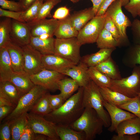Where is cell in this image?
Listing matches in <instances>:
<instances>
[{"instance_id": "6da1fadb", "label": "cell", "mask_w": 140, "mask_h": 140, "mask_svg": "<svg viewBox=\"0 0 140 140\" xmlns=\"http://www.w3.org/2000/svg\"><path fill=\"white\" fill-rule=\"evenodd\" d=\"M83 87L67 99L59 108L44 116L46 120L56 125H69L78 119L85 109L83 104Z\"/></svg>"}, {"instance_id": "7a4b0ae2", "label": "cell", "mask_w": 140, "mask_h": 140, "mask_svg": "<svg viewBox=\"0 0 140 140\" xmlns=\"http://www.w3.org/2000/svg\"><path fill=\"white\" fill-rule=\"evenodd\" d=\"M74 130L84 132L86 140H93L103 132V122L93 109L86 107L81 116L69 125Z\"/></svg>"}, {"instance_id": "3957f363", "label": "cell", "mask_w": 140, "mask_h": 140, "mask_svg": "<svg viewBox=\"0 0 140 140\" xmlns=\"http://www.w3.org/2000/svg\"><path fill=\"white\" fill-rule=\"evenodd\" d=\"M103 99L99 87L91 80L83 87V106L85 108L88 107L94 109L102 120L104 127L108 128L111 125V119L108 112L104 108Z\"/></svg>"}, {"instance_id": "277c9868", "label": "cell", "mask_w": 140, "mask_h": 140, "mask_svg": "<svg viewBox=\"0 0 140 140\" xmlns=\"http://www.w3.org/2000/svg\"><path fill=\"white\" fill-rule=\"evenodd\" d=\"M131 74L118 80H111L109 88L130 98L138 96L140 93V65L133 68Z\"/></svg>"}, {"instance_id": "5b68a950", "label": "cell", "mask_w": 140, "mask_h": 140, "mask_svg": "<svg viewBox=\"0 0 140 140\" xmlns=\"http://www.w3.org/2000/svg\"><path fill=\"white\" fill-rule=\"evenodd\" d=\"M48 92L41 86L35 85L29 92L21 97L16 107L4 119L3 122L26 114L39 99Z\"/></svg>"}, {"instance_id": "8992f818", "label": "cell", "mask_w": 140, "mask_h": 140, "mask_svg": "<svg viewBox=\"0 0 140 140\" xmlns=\"http://www.w3.org/2000/svg\"><path fill=\"white\" fill-rule=\"evenodd\" d=\"M76 37L66 39L56 38L55 40V54L77 65L80 61V49Z\"/></svg>"}, {"instance_id": "52a82bcc", "label": "cell", "mask_w": 140, "mask_h": 140, "mask_svg": "<svg viewBox=\"0 0 140 140\" xmlns=\"http://www.w3.org/2000/svg\"><path fill=\"white\" fill-rule=\"evenodd\" d=\"M120 0H115L107 8L105 13L109 16L118 31L122 46L129 43L127 34V29L131 26L132 23L123 12Z\"/></svg>"}, {"instance_id": "ba28073f", "label": "cell", "mask_w": 140, "mask_h": 140, "mask_svg": "<svg viewBox=\"0 0 140 140\" xmlns=\"http://www.w3.org/2000/svg\"><path fill=\"white\" fill-rule=\"evenodd\" d=\"M106 14L95 16L79 31L76 37L78 43L81 45L96 43L103 28Z\"/></svg>"}, {"instance_id": "9c48e42d", "label": "cell", "mask_w": 140, "mask_h": 140, "mask_svg": "<svg viewBox=\"0 0 140 140\" xmlns=\"http://www.w3.org/2000/svg\"><path fill=\"white\" fill-rule=\"evenodd\" d=\"M28 122L35 134L45 135L48 140H60L56 129V124L46 119L43 116L30 112L26 114Z\"/></svg>"}, {"instance_id": "30bf717a", "label": "cell", "mask_w": 140, "mask_h": 140, "mask_svg": "<svg viewBox=\"0 0 140 140\" xmlns=\"http://www.w3.org/2000/svg\"><path fill=\"white\" fill-rule=\"evenodd\" d=\"M65 75L56 71L44 68L38 73L30 75L35 85L40 86L48 91L54 92L59 89V81Z\"/></svg>"}, {"instance_id": "8fae6325", "label": "cell", "mask_w": 140, "mask_h": 140, "mask_svg": "<svg viewBox=\"0 0 140 140\" xmlns=\"http://www.w3.org/2000/svg\"><path fill=\"white\" fill-rule=\"evenodd\" d=\"M24 57V70L30 75L36 74L43 69L42 55L30 44L22 47Z\"/></svg>"}, {"instance_id": "7c38bea8", "label": "cell", "mask_w": 140, "mask_h": 140, "mask_svg": "<svg viewBox=\"0 0 140 140\" xmlns=\"http://www.w3.org/2000/svg\"><path fill=\"white\" fill-rule=\"evenodd\" d=\"M58 23V20L52 18H45L26 24L31 36L38 37L45 34L54 36Z\"/></svg>"}, {"instance_id": "4fadbf2b", "label": "cell", "mask_w": 140, "mask_h": 140, "mask_svg": "<svg viewBox=\"0 0 140 140\" xmlns=\"http://www.w3.org/2000/svg\"><path fill=\"white\" fill-rule=\"evenodd\" d=\"M103 103L111 119V125L108 129L110 132H112L115 131L118 125L122 122L136 117L129 111H125L117 106L107 102L103 99Z\"/></svg>"}, {"instance_id": "5bb4252c", "label": "cell", "mask_w": 140, "mask_h": 140, "mask_svg": "<svg viewBox=\"0 0 140 140\" xmlns=\"http://www.w3.org/2000/svg\"><path fill=\"white\" fill-rule=\"evenodd\" d=\"M31 37L26 23L11 20L10 38L12 41L22 47L30 44Z\"/></svg>"}, {"instance_id": "9a60e30c", "label": "cell", "mask_w": 140, "mask_h": 140, "mask_svg": "<svg viewBox=\"0 0 140 140\" xmlns=\"http://www.w3.org/2000/svg\"><path fill=\"white\" fill-rule=\"evenodd\" d=\"M42 61L44 68L54 71L62 74L76 65L55 54L42 55Z\"/></svg>"}, {"instance_id": "2e32d148", "label": "cell", "mask_w": 140, "mask_h": 140, "mask_svg": "<svg viewBox=\"0 0 140 140\" xmlns=\"http://www.w3.org/2000/svg\"><path fill=\"white\" fill-rule=\"evenodd\" d=\"M5 47L9 52L13 72L18 73H26L24 70V57L22 47L11 40Z\"/></svg>"}, {"instance_id": "e0dca14e", "label": "cell", "mask_w": 140, "mask_h": 140, "mask_svg": "<svg viewBox=\"0 0 140 140\" xmlns=\"http://www.w3.org/2000/svg\"><path fill=\"white\" fill-rule=\"evenodd\" d=\"M88 67L80 61L77 65L65 71L63 74L69 76L75 80L80 87H84L89 82L90 79L88 72Z\"/></svg>"}, {"instance_id": "ac0fdd59", "label": "cell", "mask_w": 140, "mask_h": 140, "mask_svg": "<svg viewBox=\"0 0 140 140\" xmlns=\"http://www.w3.org/2000/svg\"><path fill=\"white\" fill-rule=\"evenodd\" d=\"M116 48H101L97 52L83 56L80 61L85 64L88 67L96 66L103 62L111 56Z\"/></svg>"}, {"instance_id": "d6986e66", "label": "cell", "mask_w": 140, "mask_h": 140, "mask_svg": "<svg viewBox=\"0 0 140 140\" xmlns=\"http://www.w3.org/2000/svg\"><path fill=\"white\" fill-rule=\"evenodd\" d=\"M70 15L65 19L58 20V24L54 33L56 38L66 39L77 37L78 32L72 25Z\"/></svg>"}, {"instance_id": "ffe728a7", "label": "cell", "mask_w": 140, "mask_h": 140, "mask_svg": "<svg viewBox=\"0 0 140 140\" xmlns=\"http://www.w3.org/2000/svg\"><path fill=\"white\" fill-rule=\"evenodd\" d=\"M55 40L53 37L43 39L31 36L30 44L42 55L55 54Z\"/></svg>"}, {"instance_id": "44dd1931", "label": "cell", "mask_w": 140, "mask_h": 140, "mask_svg": "<svg viewBox=\"0 0 140 140\" xmlns=\"http://www.w3.org/2000/svg\"><path fill=\"white\" fill-rule=\"evenodd\" d=\"M95 16L92 7L74 12L70 18L73 26L79 32Z\"/></svg>"}, {"instance_id": "7402d4cb", "label": "cell", "mask_w": 140, "mask_h": 140, "mask_svg": "<svg viewBox=\"0 0 140 140\" xmlns=\"http://www.w3.org/2000/svg\"><path fill=\"white\" fill-rule=\"evenodd\" d=\"M13 72L11 59L6 47L0 48V81H9Z\"/></svg>"}, {"instance_id": "603a6c76", "label": "cell", "mask_w": 140, "mask_h": 140, "mask_svg": "<svg viewBox=\"0 0 140 140\" xmlns=\"http://www.w3.org/2000/svg\"><path fill=\"white\" fill-rule=\"evenodd\" d=\"M22 96L18 88L11 82L0 81V97L9 100L16 106Z\"/></svg>"}, {"instance_id": "cb8c5ba5", "label": "cell", "mask_w": 140, "mask_h": 140, "mask_svg": "<svg viewBox=\"0 0 140 140\" xmlns=\"http://www.w3.org/2000/svg\"><path fill=\"white\" fill-rule=\"evenodd\" d=\"M10 81L18 88L22 96L29 92L35 85L31 80L30 75L25 73L13 72Z\"/></svg>"}, {"instance_id": "d4e9b609", "label": "cell", "mask_w": 140, "mask_h": 140, "mask_svg": "<svg viewBox=\"0 0 140 140\" xmlns=\"http://www.w3.org/2000/svg\"><path fill=\"white\" fill-rule=\"evenodd\" d=\"M115 131L118 135L140 134V118L136 116L122 122Z\"/></svg>"}, {"instance_id": "484cf974", "label": "cell", "mask_w": 140, "mask_h": 140, "mask_svg": "<svg viewBox=\"0 0 140 140\" xmlns=\"http://www.w3.org/2000/svg\"><path fill=\"white\" fill-rule=\"evenodd\" d=\"M56 125L57 133L60 140H86L84 132L76 131L69 125Z\"/></svg>"}, {"instance_id": "4316f807", "label": "cell", "mask_w": 140, "mask_h": 140, "mask_svg": "<svg viewBox=\"0 0 140 140\" xmlns=\"http://www.w3.org/2000/svg\"><path fill=\"white\" fill-rule=\"evenodd\" d=\"M99 88L103 99L107 102L118 107L132 98L119 92L113 91L108 88Z\"/></svg>"}, {"instance_id": "83f0119b", "label": "cell", "mask_w": 140, "mask_h": 140, "mask_svg": "<svg viewBox=\"0 0 140 140\" xmlns=\"http://www.w3.org/2000/svg\"><path fill=\"white\" fill-rule=\"evenodd\" d=\"M95 67L111 79L118 80L122 78L118 66L111 56Z\"/></svg>"}, {"instance_id": "f1b7e54d", "label": "cell", "mask_w": 140, "mask_h": 140, "mask_svg": "<svg viewBox=\"0 0 140 140\" xmlns=\"http://www.w3.org/2000/svg\"><path fill=\"white\" fill-rule=\"evenodd\" d=\"M122 62L126 66L133 68L140 65V45L135 44L130 46L124 55Z\"/></svg>"}, {"instance_id": "f546056e", "label": "cell", "mask_w": 140, "mask_h": 140, "mask_svg": "<svg viewBox=\"0 0 140 140\" xmlns=\"http://www.w3.org/2000/svg\"><path fill=\"white\" fill-rule=\"evenodd\" d=\"M59 90L66 101L78 90L80 86L77 83L71 78L65 77L59 82Z\"/></svg>"}, {"instance_id": "4dcf8cb0", "label": "cell", "mask_w": 140, "mask_h": 140, "mask_svg": "<svg viewBox=\"0 0 140 140\" xmlns=\"http://www.w3.org/2000/svg\"><path fill=\"white\" fill-rule=\"evenodd\" d=\"M88 72L91 80L99 87L109 88L111 79L99 70L95 66L88 67Z\"/></svg>"}, {"instance_id": "1f68e13d", "label": "cell", "mask_w": 140, "mask_h": 140, "mask_svg": "<svg viewBox=\"0 0 140 140\" xmlns=\"http://www.w3.org/2000/svg\"><path fill=\"white\" fill-rule=\"evenodd\" d=\"M12 140H20L24 128L27 122L26 114L9 121Z\"/></svg>"}, {"instance_id": "d6a6232c", "label": "cell", "mask_w": 140, "mask_h": 140, "mask_svg": "<svg viewBox=\"0 0 140 140\" xmlns=\"http://www.w3.org/2000/svg\"><path fill=\"white\" fill-rule=\"evenodd\" d=\"M48 92L42 96L33 106L29 112L43 116L47 115L53 110L50 104Z\"/></svg>"}, {"instance_id": "836d02e7", "label": "cell", "mask_w": 140, "mask_h": 140, "mask_svg": "<svg viewBox=\"0 0 140 140\" xmlns=\"http://www.w3.org/2000/svg\"><path fill=\"white\" fill-rule=\"evenodd\" d=\"M96 43L97 48H110L118 46V44L111 34L104 28L100 33Z\"/></svg>"}, {"instance_id": "e575fe53", "label": "cell", "mask_w": 140, "mask_h": 140, "mask_svg": "<svg viewBox=\"0 0 140 140\" xmlns=\"http://www.w3.org/2000/svg\"><path fill=\"white\" fill-rule=\"evenodd\" d=\"M43 2V0H37L26 10L22 11L21 18L23 23L31 22L37 18Z\"/></svg>"}, {"instance_id": "d590c367", "label": "cell", "mask_w": 140, "mask_h": 140, "mask_svg": "<svg viewBox=\"0 0 140 140\" xmlns=\"http://www.w3.org/2000/svg\"><path fill=\"white\" fill-rule=\"evenodd\" d=\"M11 19L6 18L0 22V48L5 47L11 40L10 38Z\"/></svg>"}, {"instance_id": "8d00e7d4", "label": "cell", "mask_w": 140, "mask_h": 140, "mask_svg": "<svg viewBox=\"0 0 140 140\" xmlns=\"http://www.w3.org/2000/svg\"><path fill=\"white\" fill-rule=\"evenodd\" d=\"M61 1L50 0L45 1L41 6L37 17L32 21L44 19L48 17H52L50 13L51 10L54 6Z\"/></svg>"}, {"instance_id": "74e56055", "label": "cell", "mask_w": 140, "mask_h": 140, "mask_svg": "<svg viewBox=\"0 0 140 140\" xmlns=\"http://www.w3.org/2000/svg\"><path fill=\"white\" fill-rule=\"evenodd\" d=\"M118 107L133 114L140 118V98L138 96L132 98Z\"/></svg>"}, {"instance_id": "f35d334b", "label": "cell", "mask_w": 140, "mask_h": 140, "mask_svg": "<svg viewBox=\"0 0 140 140\" xmlns=\"http://www.w3.org/2000/svg\"><path fill=\"white\" fill-rule=\"evenodd\" d=\"M106 14V16L104 23L103 28L111 34L117 42L118 46H122L120 36L116 27L111 17Z\"/></svg>"}, {"instance_id": "ab89813d", "label": "cell", "mask_w": 140, "mask_h": 140, "mask_svg": "<svg viewBox=\"0 0 140 140\" xmlns=\"http://www.w3.org/2000/svg\"><path fill=\"white\" fill-rule=\"evenodd\" d=\"M1 8L4 9H8L10 11L20 12L23 11L19 2L8 0H0Z\"/></svg>"}, {"instance_id": "60d3db41", "label": "cell", "mask_w": 140, "mask_h": 140, "mask_svg": "<svg viewBox=\"0 0 140 140\" xmlns=\"http://www.w3.org/2000/svg\"><path fill=\"white\" fill-rule=\"evenodd\" d=\"M126 10L131 14L134 18L136 17L140 10V0H129L124 6Z\"/></svg>"}, {"instance_id": "b9f144b4", "label": "cell", "mask_w": 140, "mask_h": 140, "mask_svg": "<svg viewBox=\"0 0 140 140\" xmlns=\"http://www.w3.org/2000/svg\"><path fill=\"white\" fill-rule=\"evenodd\" d=\"M0 140H11L10 123L9 121L3 122L0 125Z\"/></svg>"}, {"instance_id": "7bdbcfd3", "label": "cell", "mask_w": 140, "mask_h": 140, "mask_svg": "<svg viewBox=\"0 0 140 140\" xmlns=\"http://www.w3.org/2000/svg\"><path fill=\"white\" fill-rule=\"evenodd\" d=\"M49 98L50 105L53 110L60 108L66 101L60 93L55 95L50 94Z\"/></svg>"}, {"instance_id": "ee69618b", "label": "cell", "mask_w": 140, "mask_h": 140, "mask_svg": "<svg viewBox=\"0 0 140 140\" xmlns=\"http://www.w3.org/2000/svg\"><path fill=\"white\" fill-rule=\"evenodd\" d=\"M131 27L135 44L140 45V20L135 19L132 23Z\"/></svg>"}, {"instance_id": "f6af8a7d", "label": "cell", "mask_w": 140, "mask_h": 140, "mask_svg": "<svg viewBox=\"0 0 140 140\" xmlns=\"http://www.w3.org/2000/svg\"><path fill=\"white\" fill-rule=\"evenodd\" d=\"M22 11L16 12L7 10L0 8V16L12 18V19L23 22L21 18Z\"/></svg>"}, {"instance_id": "bcb514c9", "label": "cell", "mask_w": 140, "mask_h": 140, "mask_svg": "<svg viewBox=\"0 0 140 140\" xmlns=\"http://www.w3.org/2000/svg\"><path fill=\"white\" fill-rule=\"evenodd\" d=\"M70 15V10L65 6H61L58 8L52 16V18L60 20L65 19Z\"/></svg>"}, {"instance_id": "7dc6e473", "label": "cell", "mask_w": 140, "mask_h": 140, "mask_svg": "<svg viewBox=\"0 0 140 140\" xmlns=\"http://www.w3.org/2000/svg\"><path fill=\"white\" fill-rule=\"evenodd\" d=\"M36 135V134L34 132L27 121L20 140H35Z\"/></svg>"}, {"instance_id": "c3c4849f", "label": "cell", "mask_w": 140, "mask_h": 140, "mask_svg": "<svg viewBox=\"0 0 140 140\" xmlns=\"http://www.w3.org/2000/svg\"><path fill=\"white\" fill-rule=\"evenodd\" d=\"M140 137L137 134L130 135L124 134L121 135H114L111 140H139Z\"/></svg>"}, {"instance_id": "681fc988", "label": "cell", "mask_w": 140, "mask_h": 140, "mask_svg": "<svg viewBox=\"0 0 140 140\" xmlns=\"http://www.w3.org/2000/svg\"><path fill=\"white\" fill-rule=\"evenodd\" d=\"M15 108L10 106H4L0 107V122L10 114Z\"/></svg>"}, {"instance_id": "f907efd6", "label": "cell", "mask_w": 140, "mask_h": 140, "mask_svg": "<svg viewBox=\"0 0 140 140\" xmlns=\"http://www.w3.org/2000/svg\"><path fill=\"white\" fill-rule=\"evenodd\" d=\"M115 0H104L101 4L95 16H100L105 14L110 5Z\"/></svg>"}, {"instance_id": "816d5d0a", "label": "cell", "mask_w": 140, "mask_h": 140, "mask_svg": "<svg viewBox=\"0 0 140 140\" xmlns=\"http://www.w3.org/2000/svg\"><path fill=\"white\" fill-rule=\"evenodd\" d=\"M37 0H19L23 11L26 10Z\"/></svg>"}, {"instance_id": "f5cc1de1", "label": "cell", "mask_w": 140, "mask_h": 140, "mask_svg": "<svg viewBox=\"0 0 140 140\" xmlns=\"http://www.w3.org/2000/svg\"><path fill=\"white\" fill-rule=\"evenodd\" d=\"M93 4V10L95 15H96L100 6L104 0H90Z\"/></svg>"}, {"instance_id": "db71d44e", "label": "cell", "mask_w": 140, "mask_h": 140, "mask_svg": "<svg viewBox=\"0 0 140 140\" xmlns=\"http://www.w3.org/2000/svg\"><path fill=\"white\" fill-rule=\"evenodd\" d=\"M4 106H8L15 108L16 106L9 100L5 98L0 97V107Z\"/></svg>"}, {"instance_id": "11a10c76", "label": "cell", "mask_w": 140, "mask_h": 140, "mask_svg": "<svg viewBox=\"0 0 140 140\" xmlns=\"http://www.w3.org/2000/svg\"><path fill=\"white\" fill-rule=\"evenodd\" d=\"M48 140V138L46 136L41 134H36L35 140Z\"/></svg>"}, {"instance_id": "9f6ffc18", "label": "cell", "mask_w": 140, "mask_h": 140, "mask_svg": "<svg viewBox=\"0 0 140 140\" xmlns=\"http://www.w3.org/2000/svg\"><path fill=\"white\" fill-rule=\"evenodd\" d=\"M122 6H124L129 2V0H120Z\"/></svg>"}, {"instance_id": "6f0895ef", "label": "cell", "mask_w": 140, "mask_h": 140, "mask_svg": "<svg viewBox=\"0 0 140 140\" xmlns=\"http://www.w3.org/2000/svg\"><path fill=\"white\" fill-rule=\"evenodd\" d=\"M71 2L73 3H76L79 2L81 0H70Z\"/></svg>"}, {"instance_id": "680465c9", "label": "cell", "mask_w": 140, "mask_h": 140, "mask_svg": "<svg viewBox=\"0 0 140 140\" xmlns=\"http://www.w3.org/2000/svg\"><path fill=\"white\" fill-rule=\"evenodd\" d=\"M138 16H140V10L138 12Z\"/></svg>"}, {"instance_id": "91938a15", "label": "cell", "mask_w": 140, "mask_h": 140, "mask_svg": "<svg viewBox=\"0 0 140 140\" xmlns=\"http://www.w3.org/2000/svg\"><path fill=\"white\" fill-rule=\"evenodd\" d=\"M138 96H139V97H140V93H139V94Z\"/></svg>"}, {"instance_id": "94428289", "label": "cell", "mask_w": 140, "mask_h": 140, "mask_svg": "<svg viewBox=\"0 0 140 140\" xmlns=\"http://www.w3.org/2000/svg\"><path fill=\"white\" fill-rule=\"evenodd\" d=\"M44 1H48V0H43Z\"/></svg>"}, {"instance_id": "6125c7cd", "label": "cell", "mask_w": 140, "mask_h": 140, "mask_svg": "<svg viewBox=\"0 0 140 140\" xmlns=\"http://www.w3.org/2000/svg\"><path fill=\"white\" fill-rule=\"evenodd\" d=\"M139 140H140V139H139Z\"/></svg>"}, {"instance_id": "be15d7a7", "label": "cell", "mask_w": 140, "mask_h": 140, "mask_svg": "<svg viewBox=\"0 0 140 140\" xmlns=\"http://www.w3.org/2000/svg\"><path fill=\"white\" fill-rule=\"evenodd\" d=\"M18 1H19V0H18Z\"/></svg>"}]
</instances>
